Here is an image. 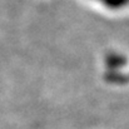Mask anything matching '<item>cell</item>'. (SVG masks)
Returning a JSON list of instances; mask_svg holds the SVG:
<instances>
[{"instance_id": "6da1fadb", "label": "cell", "mask_w": 129, "mask_h": 129, "mask_svg": "<svg viewBox=\"0 0 129 129\" xmlns=\"http://www.w3.org/2000/svg\"><path fill=\"white\" fill-rule=\"evenodd\" d=\"M105 67L108 68V70H122V68H124L128 63V59L117 51H110L105 55L104 59Z\"/></svg>"}, {"instance_id": "7a4b0ae2", "label": "cell", "mask_w": 129, "mask_h": 129, "mask_svg": "<svg viewBox=\"0 0 129 129\" xmlns=\"http://www.w3.org/2000/svg\"><path fill=\"white\" fill-rule=\"evenodd\" d=\"M104 79L105 82L110 83V84H118V85H123L129 83V77L128 74H124L122 70H108L104 74Z\"/></svg>"}, {"instance_id": "3957f363", "label": "cell", "mask_w": 129, "mask_h": 129, "mask_svg": "<svg viewBox=\"0 0 129 129\" xmlns=\"http://www.w3.org/2000/svg\"><path fill=\"white\" fill-rule=\"evenodd\" d=\"M100 1L112 10H120L129 5V0H100Z\"/></svg>"}, {"instance_id": "277c9868", "label": "cell", "mask_w": 129, "mask_h": 129, "mask_svg": "<svg viewBox=\"0 0 129 129\" xmlns=\"http://www.w3.org/2000/svg\"><path fill=\"white\" fill-rule=\"evenodd\" d=\"M99 1H100V0H99Z\"/></svg>"}, {"instance_id": "5b68a950", "label": "cell", "mask_w": 129, "mask_h": 129, "mask_svg": "<svg viewBox=\"0 0 129 129\" xmlns=\"http://www.w3.org/2000/svg\"><path fill=\"white\" fill-rule=\"evenodd\" d=\"M128 77H129V75H128Z\"/></svg>"}]
</instances>
